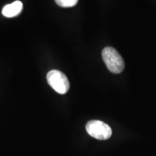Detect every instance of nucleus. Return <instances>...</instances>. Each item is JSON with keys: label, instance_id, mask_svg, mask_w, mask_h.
<instances>
[{"label": "nucleus", "instance_id": "4", "mask_svg": "<svg viewBox=\"0 0 156 156\" xmlns=\"http://www.w3.org/2000/svg\"><path fill=\"white\" fill-rule=\"evenodd\" d=\"M22 10L23 3L20 1H15L3 7L2 14L6 17H13L17 16Z\"/></svg>", "mask_w": 156, "mask_h": 156}, {"label": "nucleus", "instance_id": "1", "mask_svg": "<svg viewBox=\"0 0 156 156\" xmlns=\"http://www.w3.org/2000/svg\"><path fill=\"white\" fill-rule=\"evenodd\" d=\"M102 57L107 68L113 73H121L124 69V62L115 48L106 47L102 51Z\"/></svg>", "mask_w": 156, "mask_h": 156}, {"label": "nucleus", "instance_id": "2", "mask_svg": "<svg viewBox=\"0 0 156 156\" xmlns=\"http://www.w3.org/2000/svg\"><path fill=\"white\" fill-rule=\"evenodd\" d=\"M48 85L59 94H65L69 89V83L67 76L58 70H51L46 76Z\"/></svg>", "mask_w": 156, "mask_h": 156}, {"label": "nucleus", "instance_id": "5", "mask_svg": "<svg viewBox=\"0 0 156 156\" xmlns=\"http://www.w3.org/2000/svg\"><path fill=\"white\" fill-rule=\"evenodd\" d=\"M55 2L62 7H72L77 5L78 0H55Z\"/></svg>", "mask_w": 156, "mask_h": 156}, {"label": "nucleus", "instance_id": "3", "mask_svg": "<svg viewBox=\"0 0 156 156\" xmlns=\"http://www.w3.org/2000/svg\"><path fill=\"white\" fill-rule=\"evenodd\" d=\"M85 128L87 133L97 140H108L112 134V128L106 123L99 120L90 121L87 123Z\"/></svg>", "mask_w": 156, "mask_h": 156}]
</instances>
